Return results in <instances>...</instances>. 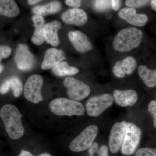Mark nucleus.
Here are the masks:
<instances>
[{
    "label": "nucleus",
    "mask_w": 156,
    "mask_h": 156,
    "mask_svg": "<svg viewBox=\"0 0 156 156\" xmlns=\"http://www.w3.org/2000/svg\"><path fill=\"white\" fill-rule=\"evenodd\" d=\"M0 117L3 120L7 134L13 139L20 138L24 133L22 115L16 106L5 105L0 110Z\"/></svg>",
    "instance_id": "f257e3e1"
},
{
    "label": "nucleus",
    "mask_w": 156,
    "mask_h": 156,
    "mask_svg": "<svg viewBox=\"0 0 156 156\" xmlns=\"http://www.w3.org/2000/svg\"><path fill=\"white\" fill-rule=\"evenodd\" d=\"M143 37L142 31L136 27L123 29L114 39L113 47L116 51L121 53L129 52L139 47Z\"/></svg>",
    "instance_id": "f03ea898"
},
{
    "label": "nucleus",
    "mask_w": 156,
    "mask_h": 156,
    "mask_svg": "<svg viewBox=\"0 0 156 156\" xmlns=\"http://www.w3.org/2000/svg\"><path fill=\"white\" fill-rule=\"evenodd\" d=\"M50 108L53 114L58 116H81L85 113L83 105L80 102L64 98L52 101Z\"/></svg>",
    "instance_id": "7ed1b4c3"
},
{
    "label": "nucleus",
    "mask_w": 156,
    "mask_h": 156,
    "mask_svg": "<svg viewBox=\"0 0 156 156\" xmlns=\"http://www.w3.org/2000/svg\"><path fill=\"white\" fill-rule=\"evenodd\" d=\"M141 136V131L135 124L127 123V128L121 151L123 154L130 156L133 154L139 145Z\"/></svg>",
    "instance_id": "20e7f679"
},
{
    "label": "nucleus",
    "mask_w": 156,
    "mask_h": 156,
    "mask_svg": "<svg viewBox=\"0 0 156 156\" xmlns=\"http://www.w3.org/2000/svg\"><path fill=\"white\" fill-rule=\"evenodd\" d=\"M98 132V126L95 125L88 126L70 143V149L76 152H80L88 149L94 142Z\"/></svg>",
    "instance_id": "39448f33"
},
{
    "label": "nucleus",
    "mask_w": 156,
    "mask_h": 156,
    "mask_svg": "<svg viewBox=\"0 0 156 156\" xmlns=\"http://www.w3.org/2000/svg\"><path fill=\"white\" fill-rule=\"evenodd\" d=\"M114 102L113 97L109 94L90 98L86 105L87 114L90 117H97L110 107Z\"/></svg>",
    "instance_id": "423d86ee"
},
{
    "label": "nucleus",
    "mask_w": 156,
    "mask_h": 156,
    "mask_svg": "<svg viewBox=\"0 0 156 156\" xmlns=\"http://www.w3.org/2000/svg\"><path fill=\"white\" fill-rule=\"evenodd\" d=\"M43 82V78L39 75H33L28 78L24 87V95L27 100L37 104L43 100L41 92Z\"/></svg>",
    "instance_id": "0eeeda50"
},
{
    "label": "nucleus",
    "mask_w": 156,
    "mask_h": 156,
    "mask_svg": "<svg viewBox=\"0 0 156 156\" xmlns=\"http://www.w3.org/2000/svg\"><path fill=\"white\" fill-rule=\"evenodd\" d=\"M63 84L67 89L68 95L73 100H83L90 94L89 86L83 81L75 78L72 77L66 78Z\"/></svg>",
    "instance_id": "6e6552de"
},
{
    "label": "nucleus",
    "mask_w": 156,
    "mask_h": 156,
    "mask_svg": "<svg viewBox=\"0 0 156 156\" xmlns=\"http://www.w3.org/2000/svg\"><path fill=\"white\" fill-rule=\"evenodd\" d=\"M14 61L20 70L27 71L33 68L35 59L28 47L23 44L17 46L14 56Z\"/></svg>",
    "instance_id": "1a4fd4ad"
},
{
    "label": "nucleus",
    "mask_w": 156,
    "mask_h": 156,
    "mask_svg": "<svg viewBox=\"0 0 156 156\" xmlns=\"http://www.w3.org/2000/svg\"><path fill=\"white\" fill-rule=\"evenodd\" d=\"M127 126V122L124 121L113 126L109 138V147L112 153H116L121 147Z\"/></svg>",
    "instance_id": "9d476101"
},
{
    "label": "nucleus",
    "mask_w": 156,
    "mask_h": 156,
    "mask_svg": "<svg viewBox=\"0 0 156 156\" xmlns=\"http://www.w3.org/2000/svg\"><path fill=\"white\" fill-rule=\"evenodd\" d=\"M62 20L68 25L82 26L87 23L88 17L83 9L73 8L65 11L62 14Z\"/></svg>",
    "instance_id": "9b49d317"
},
{
    "label": "nucleus",
    "mask_w": 156,
    "mask_h": 156,
    "mask_svg": "<svg viewBox=\"0 0 156 156\" xmlns=\"http://www.w3.org/2000/svg\"><path fill=\"white\" fill-rule=\"evenodd\" d=\"M68 37L74 48L78 52L85 53L91 51L93 46L86 34L80 31H70Z\"/></svg>",
    "instance_id": "f8f14e48"
},
{
    "label": "nucleus",
    "mask_w": 156,
    "mask_h": 156,
    "mask_svg": "<svg viewBox=\"0 0 156 156\" xmlns=\"http://www.w3.org/2000/svg\"><path fill=\"white\" fill-rule=\"evenodd\" d=\"M136 12L134 8H123L119 12V16L131 25L144 26L148 21V17L145 14H136Z\"/></svg>",
    "instance_id": "ddd939ff"
},
{
    "label": "nucleus",
    "mask_w": 156,
    "mask_h": 156,
    "mask_svg": "<svg viewBox=\"0 0 156 156\" xmlns=\"http://www.w3.org/2000/svg\"><path fill=\"white\" fill-rule=\"evenodd\" d=\"M136 66L137 62L135 58L132 56H128L116 62L113 67V72L117 77L123 78L126 74L130 75L133 73Z\"/></svg>",
    "instance_id": "4468645a"
},
{
    "label": "nucleus",
    "mask_w": 156,
    "mask_h": 156,
    "mask_svg": "<svg viewBox=\"0 0 156 156\" xmlns=\"http://www.w3.org/2000/svg\"><path fill=\"white\" fill-rule=\"evenodd\" d=\"M65 58V54L62 50L55 48H50L45 52L41 65L42 69L44 70L50 69L63 61Z\"/></svg>",
    "instance_id": "2eb2a0df"
},
{
    "label": "nucleus",
    "mask_w": 156,
    "mask_h": 156,
    "mask_svg": "<svg viewBox=\"0 0 156 156\" xmlns=\"http://www.w3.org/2000/svg\"><path fill=\"white\" fill-rule=\"evenodd\" d=\"M113 98L117 105L125 107L134 105L138 100V95L134 90H115Z\"/></svg>",
    "instance_id": "dca6fc26"
},
{
    "label": "nucleus",
    "mask_w": 156,
    "mask_h": 156,
    "mask_svg": "<svg viewBox=\"0 0 156 156\" xmlns=\"http://www.w3.org/2000/svg\"><path fill=\"white\" fill-rule=\"evenodd\" d=\"M61 28L59 21L54 20L44 25L43 35L44 41L53 47H57L59 44L58 30Z\"/></svg>",
    "instance_id": "f3484780"
},
{
    "label": "nucleus",
    "mask_w": 156,
    "mask_h": 156,
    "mask_svg": "<svg viewBox=\"0 0 156 156\" xmlns=\"http://www.w3.org/2000/svg\"><path fill=\"white\" fill-rule=\"evenodd\" d=\"M11 89L13 90L15 97H19L22 94L23 86L22 82L19 78L16 76L11 77L4 81L0 87V93L5 94Z\"/></svg>",
    "instance_id": "a211bd4d"
},
{
    "label": "nucleus",
    "mask_w": 156,
    "mask_h": 156,
    "mask_svg": "<svg viewBox=\"0 0 156 156\" xmlns=\"http://www.w3.org/2000/svg\"><path fill=\"white\" fill-rule=\"evenodd\" d=\"M32 19L35 28L32 37V42L34 44L39 46L42 45L45 41L43 35V28L45 25L44 19L43 16L37 14L34 15Z\"/></svg>",
    "instance_id": "6ab92c4d"
},
{
    "label": "nucleus",
    "mask_w": 156,
    "mask_h": 156,
    "mask_svg": "<svg viewBox=\"0 0 156 156\" xmlns=\"http://www.w3.org/2000/svg\"><path fill=\"white\" fill-rule=\"evenodd\" d=\"M61 3L55 1L43 5L37 6L32 9L33 12L35 14L44 16L49 14H55L61 10Z\"/></svg>",
    "instance_id": "aec40b11"
},
{
    "label": "nucleus",
    "mask_w": 156,
    "mask_h": 156,
    "mask_svg": "<svg viewBox=\"0 0 156 156\" xmlns=\"http://www.w3.org/2000/svg\"><path fill=\"white\" fill-rule=\"evenodd\" d=\"M20 13L19 7L14 0H0V14L13 18Z\"/></svg>",
    "instance_id": "412c9836"
},
{
    "label": "nucleus",
    "mask_w": 156,
    "mask_h": 156,
    "mask_svg": "<svg viewBox=\"0 0 156 156\" xmlns=\"http://www.w3.org/2000/svg\"><path fill=\"white\" fill-rule=\"evenodd\" d=\"M138 75L144 83L150 88L156 86V70L148 68L145 66L140 65L138 68Z\"/></svg>",
    "instance_id": "4be33fe9"
},
{
    "label": "nucleus",
    "mask_w": 156,
    "mask_h": 156,
    "mask_svg": "<svg viewBox=\"0 0 156 156\" xmlns=\"http://www.w3.org/2000/svg\"><path fill=\"white\" fill-rule=\"evenodd\" d=\"M52 71L55 75L59 77L73 76L79 73L77 68L70 66L66 62L62 61L53 68Z\"/></svg>",
    "instance_id": "5701e85b"
},
{
    "label": "nucleus",
    "mask_w": 156,
    "mask_h": 156,
    "mask_svg": "<svg viewBox=\"0 0 156 156\" xmlns=\"http://www.w3.org/2000/svg\"><path fill=\"white\" fill-rule=\"evenodd\" d=\"M112 7L110 0H94L93 8L96 11L103 12L110 9Z\"/></svg>",
    "instance_id": "b1692460"
},
{
    "label": "nucleus",
    "mask_w": 156,
    "mask_h": 156,
    "mask_svg": "<svg viewBox=\"0 0 156 156\" xmlns=\"http://www.w3.org/2000/svg\"><path fill=\"white\" fill-rule=\"evenodd\" d=\"M151 0H126V5L128 8H138L145 6Z\"/></svg>",
    "instance_id": "393cba45"
},
{
    "label": "nucleus",
    "mask_w": 156,
    "mask_h": 156,
    "mask_svg": "<svg viewBox=\"0 0 156 156\" xmlns=\"http://www.w3.org/2000/svg\"><path fill=\"white\" fill-rule=\"evenodd\" d=\"M135 156H156V150L148 147L140 149Z\"/></svg>",
    "instance_id": "a878e982"
},
{
    "label": "nucleus",
    "mask_w": 156,
    "mask_h": 156,
    "mask_svg": "<svg viewBox=\"0 0 156 156\" xmlns=\"http://www.w3.org/2000/svg\"><path fill=\"white\" fill-rule=\"evenodd\" d=\"M11 48L9 46L0 45V62L3 58H8L11 55Z\"/></svg>",
    "instance_id": "bb28decb"
},
{
    "label": "nucleus",
    "mask_w": 156,
    "mask_h": 156,
    "mask_svg": "<svg viewBox=\"0 0 156 156\" xmlns=\"http://www.w3.org/2000/svg\"><path fill=\"white\" fill-rule=\"evenodd\" d=\"M148 111L153 118L154 126L156 128V101L153 100L148 105Z\"/></svg>",
    "instance_id": "cd10ccee"
},
{
    "label": "nucleus",
    "mask_w": 156,
    "mask_h": 156,
    "mask_svg": "<svg viewBox=\"0 0 156 156\" xmlns=\"http://www.w3.org/2000/svg\"><path fill=\"white\" fill-rule=\"evenodd\" d=\"M82 0H65L66 5L73 8H79L81 6Z\"/></svg>",
    "instance_id": "c85d7f7f"
},
{
    "label": "nucleus",
    "mask_w": 156,
    "mask_h": 156,
    "mask_svg": "<svg viewBox=\"0 0 156 156\" xmlns=\"http://www.w3.org/2000/svg\"><path fill=\"white\" fill-rule=\"evenodd\" d=\"M98 151V143L93 142L92 145L89 148L88 152L89 155H94V154L97 153Z\"/></svg>",
    "instance_id": "c756f323"
},
{
    "label": "nucleus",
    "mask_w": 156,
    "mask_h": 156,
    "mask_svg": "<svg viewBox=\"0 0 156 156\" xmlns=\"http://www.w3.org/2000/svg\"><path fill=\"white\" fill-rule=\"evenodd\" d=\"M98 151L99 156H109L108 148L106 145L101 147Z\"/></svg>",
    "instance_id": "7c9ffc66"
},
{
    "label": "nucleus",
    "mask_w": 156,
    "mask_h": 156,
    "mask_svg": "<svg viewBox=\"0 0 156 156\" xmlns=\"http://www.w3.org/2000/svg\"><path fill=\"white\" fill-rule=\"evenodd\" d=\"M112 7L115 11H118L120 6V0H110Z\"/></svg>",
    "instance_id": "2f4dec72"
},
{
    "label": "nucleus",
    "mask_w": 156,
    "mask_h": 156,
    "mask_svg": "<svg viewBox=\"0 0 156 156\" xmlns=\"http://www.w3.org/2000/svg\"><path fill=\"white\" fill-rule=\"evenodd\" d=\"M19 156H34L30 153L29 152L27 151L24 150H22L21 151V153Z\"/></svg>",
    "instance_id": "473e14b6"
},
{
    "label": "nucleus",
    "mask_w": 156,
    "mask_h": 156,
    "mask_svg": "<svg viewBox=\"0 0 156 156\" xmlns=\"http://www.w3.org/2000/svg\"><path fill=\"white\" fill-rule=\"evenodd\" d=\"M151 6L152 9H153L154 11H156V0H151Z\"/></svg>",
    "instance_id": "72a5a7b5"
},
{
    "label": "nucleus",
    "mask_w": 156,
    "mask_h": 156,
    "mask_svg": "<svg viewBox=\"0 0 156 156\" xmlns=\"http://www.w3.org/2000/svg\"><path fill=\"white\" fill-rule=\"evenodd\" d=\"M41 0H28V3L30 5H34L39 2Z\"/></svg>",
    "instance_id": "f704fd0d"
},
{
    "label": "nucleus",
    "mask_w": 156,
    "mask_h": 156,
    "mask_svg": "<svg viewBox=\"0 0 156 156\" xmlns=\"http://www.w3.org/2000/svg\"><path fill=\"white\" fill-rule=\"evenodd\" d=\"M4 70V66L3 65L0 64V73L2 72Z\"/></svg>",
    "instance_id": "c9c22d12"
},
{
    "label": "nucleus",
    "mask_w": 156,
    "mask_h": 156,
    "mask_svg": "<svg viewBox=\"0 0 156 156\" xmlns=\"http://www.w3.org/2000/svg\"><path fill=\"white\" fill-rule=\"evenodd\" d=\"M39 156H51V155L48 153H44L40 155Z\"/></svg>",
    "instance_id": "e433bc0d"
},
{
    "label": "nucleus",
    "mask_w": 156,
    "mask_h": 156,
    "mask_svg": "<svg viewBox=\"0 0 156 156\" xmlns=\"http://www.w3.org/2000/svg\"><path fill=\"white\" fill-rule=\"evenodd\" d=\"M89 156H94V155H89Z\"/></svg>",
    "instance_id": "4c0bfd02"
}]
</instances>
